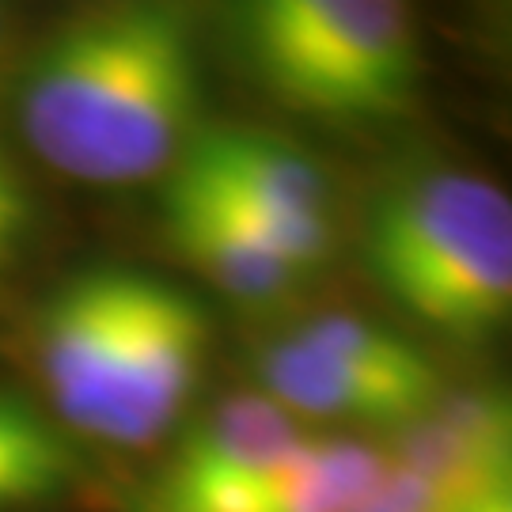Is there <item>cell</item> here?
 <instances>
[{"mask_svg":"<svg viewBox=\"0 0 512 512\" xmlns=\"http://www.w3.org/2000/svg\"><path fill=\"white\" fill-rule=\"evenodd\" d=\"M478 23V38L490 54L512 73V4H497V8H482Z\"/></svg>","mask_w":512,"mask_h":512,"instance_id":"2e32d148","label":"cell"},{"mask_svg":"<svg viewBox=\"0 0 512 512\" xmlns=\"http://www.w3.org/2000/svg\"><path fill=\"white\" fill-rule=\"evenodd\" d=\"M84 475L76 440L46 410L0 391V512H31L65 497Z\"/></svg>","mask_w":512,"mask_h":512,"instance_id":"8fae6325","label":"cell"},{"mask_svg":"<svg viewBox=\"0 0 512 512\" xmlns=\"http://www.w3.org/2000/svg\"><path fill=\"white\" fill-rule=\"evenodd\" d=\"M285 334H293L300 346L315 349V353H327V357L342 361V365L380 372V376L406 380V384L448 387L437 361L418 342H410L395 327L376 323V319H368L361 311H349V308L315 311V315L300 319Z\"/></svg>","mask_w":512,"mask_h":512,"instance_id":"7c38bea8","label":"cell"},{"mask_svg":"<svg viewBox=\"0 0 512 512\" xmlns=\"http://www.w3.org/2000/svg\"><path fill=\"white\" fill-rule=\"evenodd\" d=\"M463 512H512V471L497 478L490 490H482Z\"/></svg>","mask_w":512,"mask_h":512,"instance_id":"e0dca14e","label":"cell"},{"mask_svg":"<svg viewBox=\"0 0 512 512\" xmlns=\"http://www.w3.org/2000/svg\"><path fill=\"white\" fill-rule=\"evenodd\" d=\"M387 459L463 509L512 471V387L444 391L421 418L391 433Z\"/></svg>","mask_w":512,"mask_h":512,"instance_id":"9c48e42d","label":"cell"},{"mask_svg":"<svg viewBox=\"0 0 512 512\" xmlns=\"http://www.w3.org/2000/svg\"><path fill=\"white\" fill-rule=\"evenodd\" d=\"M243 76L277 107L330 126L387 122L421 88L418 19L395 0H251L228 16Z\"/></svg>","mask_w":512,"mask_h":512,"instance_id":"277c9868","label":"cell"},{"mask_svg":"<svg viewBox=\"0 0 512 512\" xmlns=\"http://www.w3.org/2000/svg\"><path fill=\"white\" fill-rule=\"evenodd\" d=\"M31 19L16 4H0V103H8V92L16 84V73L31 46Z\"/></svg>","mask_w":512,"mask_h":512,"instance_id":"9a60e30c","label":"cell"},{"mask_svg":"<svg viewBox=\"0 0 512 512\" xmlns=\"http://www.w3.org/2000/svg\"><path fill=\"white\" fill-rule=\"evenodd\" d=\"M213 315L186 285L137 266H84L38 300L27 361L42 410L114 452L167 444L194 414Z\"/></svg>","mask_w":512,"mask_h":512,"instance_id":"7a4b0ae2","label":"cell"},{"mask_svg":"<svg viewBox=\"0 0 512 512\" xmlns=\"http://www.w3.org/2000/svg\"><path fill=\"white\" fill-rule=\"evenodd\" d=\"M384 471V444L357 433H315L224 512H357Z\"/></svg>","mask_w":512,"mask_h":512,"instance_id":"30bf717a","label":"cell"},{"mask_svg":"<svg viewBox=\"0 0 512 512\" xmlns=\"http://www.w3.org/2000/svg\"><path fill=\"white\" fill-rule=\"evenodd\" d=\"M361 258L395 308L448 342L512 330V194L478 171L421 164L376 186Z\"/></svg>","mask_w":512,"mask_h":512,"instance_id":"3957f363","label":"cell"},{"mask_svg":"<svg viewBox=\"0 0 512 512\" xmlns=\"http://www.w3.org/2000/svg\"><path fill=\"white\" fill-rule=\"evenodd\" d=\"M357 512H463V505L433 490L429 482L399 471L387 459V471L380 475V482L372 486V494L361 501Z\"/></svg>","mask_w":512,"mask_h":512,"instance_id":"5bb4252c","label":"cell"},{"mask_svg":"<svg viewBox=\"0 0 512 512\" xmlns=\"http://www.w3.org/2000/svg\"><path fill=\"white\" fill-rule=\"evenodd\" d=\"M251 380L255 391L274 399L308 429L338 433L376 429L399 433L403 425L421 418L448 387H421L406 380H391L380 372H365L334 361L327 353L300 346L293 334H274L251 353Z\"/></svg>","mask_w":512,"mask_h":512,"instance_id":"ba28073f","label":"cell"},{"mask_svg":"<svg viewBox=\"0 0 512 512\" xmlns=\"http://www.w3.org/2000/svg\"><path fill=\"white\" fill-rule=\"evenodd\" d=\"M175 171L243 213L304 277L330 266L338 243L334 186L293 141L258 126L205 122Z\"/></svg>","mask_w":512,"mask_h":512,"instance_id":"5b68a950","label":"cell"},{"mask_svg":"<svg viewBox=\"0 0 512 512\" xmlns=\"http://www.w3.org/2000/svg\"><path fill=\"white\" fill-rule=\"evenodd\" d=\"M4 107L57 179L164 183L205 126L198 19L164 0L80 8L35 31Z\"/></svg>","mask_w":512,"mask_h":512,"instance_id":"6da1fadb","label":"cell"},{"mask_svg":"<svg viewBox=\"0 0 512 512\" xmlns=\"http://www.w3.org/2000/svg\"><path fill=\"white\" fill-rule=\"evenodd\" d=\"M160 228L171 255L239 308H281L311 281L243 213L179 171L160 183Z\"/></svg>","mask_w":512,"mask_h":512,"instance_id":"52a82bcc","label":"cell"},{"mask_svg":"<svg viewBox=\"0 0 512 512\" xmlns=\"http://www.w3.org/2000/svg\"><path fill=\"white\" fill-rule=\"evenodd\" d=\"M315 433L255 387L232 391L175 429L133 512H224Z\"/></svg>","mask_w":512,"mask_h":512,"instance_id":"8992f818","label":"cell"},{"mask_svg":"<svg viewBox=\"0 0 512 512\" xmlns=\"http://www.w3.org/2000/svg\"><path fill=\"white\" fill-rule=\"evenodd\" d=\"M38 232V202L0 141V281L16 270Z\"/></svg>","mask_w":512,"mask_h":512,"instance_id":"4fadbf2b","label":"cell"}]
</instances>
